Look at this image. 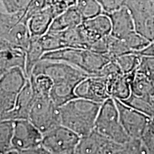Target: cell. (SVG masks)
<instances>
[{"instance_id":"cell-31","label":"cell","mask_w":154,"mask_h":154,"mask_svg":"<svg viewBox=\"0 0 154 154\" xmlns=\"http://www.w3.org/2000/svg\"><path fill=\"white\" fill-rule=\"evenodd\" d=\"M39 41L45 51V53L65 48L63 40L58 33L47 32L44 35L40 36Z\"/></svg>"},{"instance_id":"cell-4","label":"cell","mask_w":154,"mask_h":154,"mask_svg":"<svg viewBox=\"0 0 154 154\" xmlns=\"http://www.w3.org/2000/svg\"><path fill=\"white\" fill-rule=\"evenodd\" d=\"M94 129L119 143L124 144L131 138L121 124L118 107L112 97L101 103Z\"/></svg>"},{"instance_id":"cell-2","label":"cell","mask_w":154,"mask_h":154,"mask_svg":"<svg viewBox=\"0 0 154 154\" xmlns=\"http://www.w3.org/2000/svg\"><path fill=\"white\" fill-rule=\"evenodd\" d=\"M42 59L68 63L91 76H99L101 69L111 61L107 54L77 48H64L49 51L44 54Z\"/></svg>"},{"instance_id":"cell-15","label":"cell","mask_w":154,"mask_h":154,"mask_svg":"<svg viewBox=\"0 0 154 154\" xmlns=\"http://www.w3.org/2000/svg\"><path fill=\"white\" fill-rule=\"evenodd\" d=\"M34 99L35 94L31 85L29 79H28L17 98L14 109L9 113L6 120L14 121L19 119H28Z\"/></svg>"},{"instance_id":"cell-18","label":"cell","mask_w":154,"mask_h":154,"mask_svg":"<svg viewBox=\"0 0 154 154\" xmlns=\"http://www.w3.org/2000/svg\"><path fill=\"white\" fill-rule=\"evenodd\" d=\"M26 62V51L15 47L0 51V75L7 71L14 68L20 67L25 71Z\"/></svg>"},{"instance_id":"cell-7","label":"cell","mask_w":154,"mask_h":154,"mask_svg":"<svg viewBox=\"0 0 154 154\" xmlns=\"http://www.w3.org/2000/svg\"><path fill=\"white\" fill-rule=\"evenodd\" d=\"M59 107L50 96L35 95L28 119L44 134L61 125Z\"/></svg>"},{"instance_id":"cell-9","label":"cell","mask_w":154,"mask_h":154,"mask_svg":"<svg viewBox=\"0 0 154 154\" xmlns=\"http://www.w3.org/2000/svg\"><path fill=\"white\" fill-rule=\"evenodd\" d=\"M75 153H124V144L116 143L94 129L80 138Z\"/></svg>"},{"instance_id":"cell-27","label":"cell","mask_w":154,"mask_h":154,"mask_svg":"<svg viewBox=\"0 0 154 154\" xmlns=\"http://www.w3.org/2000/svg\"><path fill=\"white\" fill-rule=\"evenodd\" d=\"M141 57L136 53H128L120 56L115 59L123 74L134 72L139 66Z\"/></svg>"},{"instance_id":"cell-23","label":"cell","mask_w":154,"mask_h":154,"mask_svg":"<svg viewBox=\"0 0 154 154\" xmlns=\"http://www.w3.org/2000/svg\"><path fill=\"white\" fill-rule=\"evenodd\" d=\"M121 101L128 106L149 116L151 119L154 117L153 97L138 96L131 94L128 99Z\"/></svg>"},{"instance_id":"cell-12","label":"cell","mask_w":154,"mask_h":154,"mask_svg":"<svg viewBox=\"0 0 154 154\" xmlns=\"http://www.w3.org/2000/svg\"><path fill=\"white\" fill-rule=\"evenodd\" d=\"M89 45V49L100 38L110 35L111 22L109 17L101 13L92 18L85 19L81 24Z\"/></svg>"},{"instance_id":"cell-24","label":"cell","mask_w":154,"mask_h":154,"mask_svg":"<svg viewBox=\"0 0 154 154\" xmlns=\"http://www.w3.org/2000/svg\"><path fill=\"white\" fill-rule=\"evenodd\" d=\"M23 13L8 12L0 2V37L6 38L12 26L20 21Z\"/></svg>"},{"instance_id":"cell-11","label":"cell","mask_w":154,"mask_h":154,"mask_svg":"<svg viewBox=\"0 0 154 154\" xmlns=\"http://www.w3.org/2000/svg\"><path fill=\"white\" fill-rule=\"evenodd\" d=\"M75 94L78 98L101 103L111 97L106 78L102 76H90L82 81L75 88Z\"/></svg>"},{"instance_id":"cell-16","label":"cell","mask_w":154,"mask_h":154,"mask_svg":"<svg viewBox=\"0 0 154 154\" xmlns=\"http://www.w3.org/2000/svg\"><path fill=\"white\" fill-rule=\"evenodd\" d=\"M84 21L76 6L70 7L54 19L48 32L58 33L79 26Z\"/></svg>"},{"instance_id":"cell-26","label":"cell","mask_w":154,"mask_h":154,"mask_svg":"<svg viewBox=\"0 0 154 154\" xmlns=\"http://www.w3.org/2000/svg\"><path fill=\"white\" fill-rule=\"evenodd\" d=\"M35 95L49 96L54 85L52 79L45 74L32 75L29 77Z\"/></svg>"},{"instance_id":"cell-37","label":"cell","mask_w":154,"mask_h":154,"mask_svg":"<svg viewBox=\"0 0 154 154\" xmlns=\"http://www.w3.org/2000/svg\"><path fill=\"white\" fill-rule=\"evenodd\" d=\"M152 121H153V122L154 123V117H153V118H152Z\"/></svg>"},{"instance_id":"cell-35","label":"cell","mask_w":154,"mask_h":154,"mask_svg":"<svg viewBox=\"0 0 154 154\" xmlns=\"http://www.w3.org/2000/svg\"><path fill=\"white\" fill-rule=\"evenodd\" d=\"M137 70L151 77L154 75V57H142Z\"/></svg>"},{"instance_id":"cell-28","label":"cell","mask_w":154,"mask_h":154,"mask_svg":"<svg viewBox=\"0 0 154 154\" xmlns=\"http://www.w3.org/2000/svg\"><path fill=\"white\" fill-rule=\"evenodd\" d=\"M76 7L84 20L92 18L103 13L101 6L97 0H82L76 2Z\"/></svg>"},{"instance_id":"cell-19","label":"cell","mask_w":154,"mask_h":154,"mask_svg":"<svg viewBox=\"0 0 154 154\" xmlns=\"http://www.w3.org/2000/svg\"><path fill=\"white\" fill-rule=\"evenodd\" d=\"M5 38L13 47L26 51L32 39L27 23L19 21L9 30Z\"/></svg>"},{"instance_id":"cell-10","label":"cell","mask_w":154,"mask_h":154,"mask_svg":"<svg viewBox=\"0 0 154 154\" xmlns=\"http://www.w3.org/2000/svg\"><path fill=\"white\" fill-rule=\"evenodd\" d=\"M119 112L121 124L130 138H140L151 118L125 104L120 100L114 99Z\"/></svg>"},{"instance_id":"cell-34","label":"cell","mask_w":154,"mask_h":154,"mask_svg":"<svg viewBox=\"0 0 154 154\" xmlns=\"http://www.w3.org/2000/svg\"><path fill=\"white\" fill-rule=\"evenodd\" d=\"M0 2L8 12L24 14L32 0H0Z\"/></svg>"},{"instance_id":"cell-3","label":"cell","mask_w":154,"mask_h":154,"mask_svg":"<svg viewBox=\"0 0 154 154\" xmlns=\"http://www.w3.org/2000/svg\"><path fill=\"white\" fill-rule=\"evenodd\" d=\"M43 134L29 119L13 121L10 153L48 154L42 146Z\"/></svg>"},{"instance_id":"cell-17","label":"cell","mask_w":154,"mask_h":154,"mask_svg":"<svg viewBox=\"0 0 154 154\" xmlns=\"http://www.w3.org/2000/svg\"><path fill=\"white\" fill-rule=\"evenodd\" d=\"M54 18L52 12L47 7L32 15L27 21V26L32 37H40L47 34Z\"/></svg>"},{"instance_id":"cell-38","label":"cell","mask_w":154,"mask_h":154,"mask_svg":"<svg viewBox=\"0 0 154 154\" xmlns=\"http://www.w3.org/2000/svg\"><path fill=\"white\" fill-rule=\"evenodd\" d=\"M0 76H1V75H0Z\"/></svg>"},{"instance_id":"cell-33","label":"cell","mask_w":154,"mask_h":154,"mask_svg":"<svg viewBox=\"0 0 154 154\" xmlns=\"http://www.w3.org/2000/svg\"><path fill=\"white\" fill-rule=\"evenodd\" d=\"M76 5V0H44V7L49 9L55 18Z\"/></svg>"},{"instance_id":"cell-30","label":"cell","mask_w":154,"mask_h":154,"mask_svg":"<svg viewBox=\"0 0 154 154\" xmlns=\"http://www.w3.org/2000/svg\"><path fill=\"white\" fill-rule=\"evenodd\" d=\"M135 30L140 35L149 40L154 41V16L134 20Z\"/></svg>"},{"instance_id":"cell-5","label":"cell","mask_w":154,"mask_h":154,"mask_svg":"<svg viewBox=\"0 0 154 154\" xmlns=\"http://www.w3.org/2000/svg\"><path fill=\"white\" fill-rule=\"evenodd\" d=\"M28 79L25 71L20 67H14L0 76V120H6L14 109Z\"/></svg>"},{"instance_id":"cell-22","label":"cell","mask_w":154,"mask_h":154,"mask_svg":"<svg viewBox=\"0 0 154 154\" xmlns=\"http://www.w3.org/2000/svg\"><path fill=\"white\" fill-rule=\"evenodd\" d=\"M76 85L71 84H54L50 92V97L58 106H61L71 100L76 99Z\"/></svg>"},{"instance_id":"cell-25","label":"cell","mask_w":154,"mask_h":154,"mask_svg":"<svg viewBox=\"0 0 154 154\" xmlns=\"http://www.w3.org/2000/svg\"><path fill=\"white\" fill-rule=\"evenodd\" d=\"M13 121L0 120V153H10L12 149Z\"/></svg>"},{"instance_id":"cell-29","label":"cell","mask_w":154,"mask_h":154,"mask_svg":"<svg viewBox=\"0 0 154 154\" xmlns=\"http://www.w3.org/2000/svg\"><path fill=\"white\" fill-rule=\"evenodd\" d=\"M128 53L133 52L124 40L113 37L111 34L109 36V49L107 55L111 61L115 60L120 56Z\"/></svg>"},{"instance_id":"cell-13","label":"cell","mask_w":154,"mask_h":154,"mask_svg":"<svg viewBox=\"0 0 154 154\" xmlns=\"http://www.w3.org/2000/svg\"><path fill=\"white\" fill-rule=\"evenodd\" d=\"M106 14L111 19V35L113 37L124 39L128 34L136 31L134 18L126 6Z\"/></svg>"},{"instance_id":"cell-20","label":"cell","mask_w":154,"mask_h":154,"mask_svg":"<svg viewBox=\"0 0 154 154\" xmlns=\"http://www.w3.org/2000/svg\"><path fill=\"white\" fill-rule=\"evenodd\" d=\"M131 94L138 96L153 97L154 84L151 77L136 69L131 82Z\"/></svg>"},{"instance_id":"cell-6","label":"cell","mask_w":154,"mask_h":154,"mask_svg":"<svg viewBox=\"0 0 154 154\" xmlns=\"http://www.w3.org/2000/svg\"><path fill=\"white\" fill-rule=\"evenodd\" d=\"M38 74H45L49 76L54 84H71L76 86L82 81L91 76L68 63L47 59H42L38 61L30 76Z\"/></svg>"},{"instance_id":"cell-1","label":"cell","mask_w":154,"mask_h":154,"mask_svg":"<svg viewBox=\"0 0 154 154\" xmlns=\"http://www.w3.org/2000/svg\"><path fill=\"white\" fill-rule=\"evenodd\" d=\"M101 103L82 98H76L59 107L61 124L80 137L94 128Z\"/></svg>"},{"instance_id":"cell-36","label":"cell","mask_w":154,"mask_h":154,"mask_svg":"<svg viewBox=\"0 0 154 154\" xmlns=\"http://www.w3.org/2000/svg\"><path fill=\"white\" fill-rule=\"evenodd\" d=\"M142 57H154V41H152L146 47L136 53Z\"/></svg>"},{"instance_id":"cell-32","label":"cell","mask_w":154,"mask_h":154,"mask_svg":"<svg viewBox=\"0 0 154 154\" xmlns=\"http://www.w3.org/2000/svg\"><path fill=\"white\" fill-rule=\"evenodd\" d=\"M122 40H124L133 53L138 52L140 50L144 49L151 42L144 36L136 32V31L128 34Z\"/></svg>"},{"instance_id":"cell-14","label":"cell","mask_w":154,"mask_h":154,"mask_svg":"<svg viewBox=\"0 0 154 154\" xmlns=\"http://www.w3.org/2000/svg\"><path fill=\"white\" fill-rule=\"evenodd\" d=\"M136 71L128 74L119 73L109 76H104L106 78L108 91L111 97L120 101H124L129 97L131 94V82L134 78Z\"/></svg>"},{"instance_id":"cell-21","label":"cell","mask_w":154,"mask_h":154,"mask_svg":"<svg viewBox=\"0 0 154 154\" xmlns=\"http://www.w3.org/2000/svg\"><path fill=\"white\" fill-rule=\"evenodd\" d=\"M45 51L39 41V37H32L28 49L26 51L25 72L26 76H30L36 64L42 59Z\"/></svg>"},{"instance_id":"cell-8","label":"cell","mask_w":154,"mask_h":154,"mask_svg":"<svg viewBox=\"0 0 154 154\" xmlns=\"http://www.w3.org/2000/svg\"><path fill=\"white\" fill-rule=\"evenodd\" d=\"M80 138L73 131L59 125L43 134L42 146L48 154H73L76 152Z\"/></svg>"}]
</instances>
